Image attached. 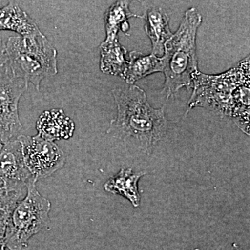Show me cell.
Instances as JSON below:
<instances>
[{
    "label": "cell",
    "instance_id": "cell-1",
    "mask_svg": "<svg viewBox=\"0 0 250 250\" xmlns=\"http://www.w3.org/2000/svg\"><path fill=\"white\" fill-rule=\"evenodd\" d=\"M188 109L202 107L231 117L237 126L250 135V57L220 75L198 72Z\"/></svg>",
    "mask_w": 250,
    "mask_h": 250
},
{
    "label": "cell",
    "instance_id": "cell-2",
    "mask_svg": "<svg viewBox=\"0 0 250 250\" xmlns=\"http://www.w3.org/2000/svg\"><path fill=\"white\" fill-rule=\"evenodd\" d=\"M117 116L110 123L107 134L139 141L147 154L165 136L167 122L164 107L156 109L148 103L146 92L137 85L112 90Z\"/></svg>",
    "mask_w": 250,
    "mask_h": 250
},
{
    "label": "cell",
    "instance_id": "cell-3",
    "mask_svg": "<svg viewBox=\"0 0 250 250\" xmlns=\"http://www.w3.org/2000/svg\"><path fill=\"white\" fill-rule=\"evenodd\" d=\"M202 21L200 11L190 8L186 11L177 32L164 46V73L166 80L163 92L167 99L181 88L190 90L198 70L196 54L197 30Z\"/></svg>",
    "mask_w": 250,
    "mask_h": 250
},
{
    "label": "cell",
    "instance_id": "cell-4",
    "mask_svg": "<svg viewBox=\"0 0 250 250\" xmlns=\"http://www.w3.org/2000/svg\"><path fill=\"white\" fill-rule=\"evenodd\" d=\"M7 62L18 78L37 90L44 79L58 73L57 51L41 33L30 36H11L5 43Z\"/></svg>",
    "mask_w": 250,
    "mask_h": 250
},
{
    "label": "cell",
    "instance_id": "cell-5",
    "mask_svg": "<svg viewBox=\"0 0 250 250\" xmlns=\"http://www.w3.org/2000/svg\"><path fill=\"white\" fill-rule=\"evenodd\" d=\"M36 181L27 185L25 196L15 206L6 225L5 244L7 250H22L31 237L50 226L51 203L36 188Z\"/></svg>",
    "mask_w": 250,
    "mask_h": 250
},
{
    "label": "cell",
    "instance_id": "cell-6",
    "mask_svg": "<svg viewBox=\"0 0 250 250\" xmlns=\"http://www.w3.org/2000/svg\"><path fill=\"white\" fill-rule=\"evenodd\" d=\"M28 85L15 76L7 62L0 68V140L3 144L17 139L22 129L18 106Z\"/></svg>",
    "mask_w": 250,
    "mask_h": 250
},
{
    "label": "cell",
    "instance_id": "cell-7",
    "mask_svg": "<svg viewBox=\"0 0 250 250\" xmlns=\"http://www.w3.org/2000/svg\"><path fill=\"white\" fill-rule=\"evenodd\" d=\"M17 140L22 146L25 165L36 182L47 178L65 165L66 156L54 141L44 139L39 134L19 135Z\"/></svg>",
    "mask_w": 250,
    "mask_h": 250
},
{
    "label": "cell",
    "instance_id": "cell-8",
    "mask_svg": "<svg viewBox=\"0 0 250 250\" xmlns=\"http://www.w3.org/2000/svg\"><path fill=\"white\" fill-rule=\"evenodd\" d=\"M32 179L19 141L16 139L4 143L0 149V190L24 197L27 184Z\"/></svg>",
    "mask_w": 250,
    "mask_h": 250
},
{
    "label": "cell",
    "instance_id": "cell-9",
    "mask_svg": "<svg viewBox=\"0 0 250 250\" xmlns=\"http://www.w3.org/2000/svg\"><path fill=\"white\" fill-rule=\"evenodd\" d=\"M38 134L54 141L68 139L75 131V123L62 109H52L42 113L36 123Z\"/></svg>",
    "mask_w": 250,
    "mask_h": 250
},
{
    "label": "cell",
    "instance_id": "cell-10",
    "mask_svg": "<svg viewBox=\"0 0 250 250\" xmlns=\"http://www.w3.org/2000/svg\"><path fill=\"white\" fill-rule=\"evenodd\" d=\"M0 31H11L21 36L39 35L41 31L32 19L16 1L0 8Z\"/></svg>",
    "mask_w": 250,
    "mask_h": 250
},
{
    "label": "cell",
    "instance_id": "cell-11",
    "mask_svg": "<svg viewBox=\"0 0 250 250\" xmlns=\"http://www.w3.org/2000/svg\"><path fill=\"white\" fill-rule=\"evenodd\" d=\"M146 33L152 42V52L156 56L164 54L166 42L173 35L169 26V16L161 8L153 7L143 16Z\"/></svg>",
    "mask_w": 250,
    "mask_h": 250
},
{
    "label": "cell",
    "instance_id": "cell-12",
    "mask_svg": "<svg viewBox=\"0 0 250 250\" xmlns=\"http://www.w3.org/2000/svg\"><path fill=\"white\" fill-rule=\"evenodd\" d=\"M145 174V172H134L131 168H122L118 174L105 182L104 189L109 193L125 197L134 207H139L141 195L138 184Z\"/></svg>",
    "mask_w": 250,
    "mask_h": 250
},
{
    "label": "cell",
    "instance_id": "cell-13",
    "mask_svg": "<svg viewBox=\"0 0 250 250\" xmlns=\"http://www.w3.org/2000/svg\"><path fill=\"white\" fill-rule=\"evenodd\" d=\"M127 67L122 77L127 84L134 85L136 82L159 72H164L162 57L154 54H144L132 51L129 53Z\"/></svg>",
    "mask_w": 250,
    "mask_h": 250
},
{
    "label": "cell",
    "instance_id": "cell-14",
    "mask_svg": "<svg viewBox=\"0 0 250 250\" xmlns=\"http://www.w3.org/2000/svg\"><path fill=\"white\" fill-rule=\"evenodd\" d=\"M100 49L101 71L103 73L119 76L122 78L127 67L126 49L117 39L112 42H102Z\"/></svg>",
    "mask_w": 250,
    "mask_h": 250
},
{
    "label": "cell",
    "instance_id": "cell-15",
    "mask_svg": "<svg viewBox=\"0 0 250 250\" xmlns=\"http://www.w3.org/2000/svg\"><path fill=\"white\" fill-rule=\"evenodd\" d=\"M129 5V1H118L106 11L104 15L106 37L104 42H112L118 39V34L121 24L129 18H143V16L131 12Z\"/></svg>",
    "mask_w": 250,
    "mask_h": 250
},
{
    "label": "cell",
    "instance_id": "cell-16",
    "mask_svg": "<svg viewBox=\"0 0 250 250\" xmlns=\"http://www.w3.org/2000/svg\"><path fill=\"white\" fill-rule=\"evenodd\" d=\"M15 206L11 204L0 203V250H7L5 244V233L8 220Z\"/></svg>",
    "mask_w": 250,
    "mask_h": 250
},
{
    "label": "cell",
    "instance_id": "cell-17",
    "mask_svg": "<svg viewBox=\"0 0 250 250\" xmlns=\"http://www.w3.org/2000/svg\"><path fill=\"white\" fill-rule=\"evenodd\" d=\"M7 62V56H6V49H5V43L2 41L0 40V68Z\"/></svg>",
    "mask_w": 250,
    "mask_h": 250
},
{
    "label": "cell",
    "instance_id": "cell-18",
    "mask_svg": "<svg viewBox=\"0 0 250 250\" xmlns=\"http://www.w3.org/2000/svg\"><path fill=\"white\" fill-rule=\"evenodd\" d=\"M130 29V25L129 23L126 21V22H123V24H121V29L120 30L123 31V33H125L126 35L129 36V34H127V31H129Z\"/></svg>",
    "mask_w": 250,
    "mask_h": 250
},
{
    "label": "cell",
    "instance_id": "cell-19",
    "mask_svg": "<svg viewBox=\"0 0 250 250\" xmlns=\"http://www.w3.org/2000/svg\"><path fill=\"white\" fill-rule=\"evenodd\" d=\"M17 195V194L6 193V192L0 190V199L4 198V197L9 196V195ZM21 196H22V195H21Z\"/></svg>",
    "mask_w": 250,
    "mask_h": 250
},
{
    "label": "cell",
    "instance_id": "cell-20",
    "mask_svg": "<svg viewBox=\"0 0 250 250\" xmlns=\"http://www.w3.org/2000/svg\"><path fill=\"white\" fill-rule=\"evenodd\" d=\"M233 247L236 250H243V248H241V247H240L239 245L237 244V243H233Z\"/></svg>",
    "mask_w": 250,
    "mask_h": 250
},
{
    "label": "cell",
    "instance_id": "cell-21",
    "mask_svg": "<svg viewBox=\"0 0 250 250\" xmlns=\"http://www.w3.org/2000/svg\"><path fill=\"white\" fill-rule=\"evenodd\" d=\"M3 146V143H1V140H0V149H1V147H2Z\"/></svg>",
    "mask_w": 250,
    "mask_h": 250
},
{
    "label": "cell",
    "instance_id": "cell-22",
    "mask_svg": "<svg viewBox=\"0 0 250 250\" xmlns=\"http://www.w3.org/2000/svg\"></svg>",
    "mask_w": 250,
    "mask_h": 250
}]
</instances>
